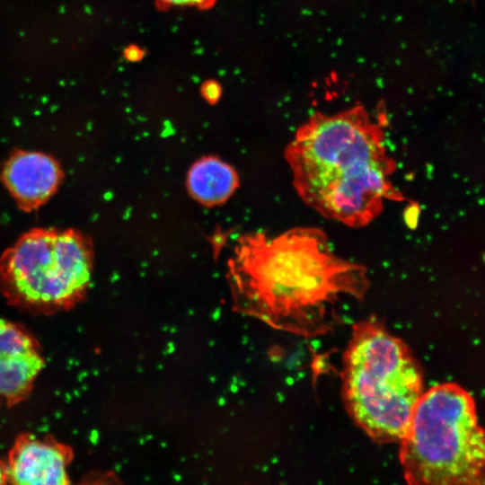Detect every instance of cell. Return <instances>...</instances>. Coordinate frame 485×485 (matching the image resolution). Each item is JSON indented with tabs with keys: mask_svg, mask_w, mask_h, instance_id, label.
<instances>
[{
	"mask_svg": "<svg viewBox=\"0 0 485 485\" xmlns=\"http://www.w3.org/2000/svg\"><path fill=\"white\" fill-rule=\"evenodd\" d=\"M238 185V175L234 168L216 157L199 159L188 172L187 187L191 197L205 206L224 203Z\"/></svg>",
	"mask_w": 485,
	"mask_h": 485,
	"instance_id": "9c48e42d",
	"label": "cell"
},
{
	"mask_svg": "<svg viewBox=\"0 0 485 485\" xmlns=\"http://www.w3.org/2000/svg\"><path fill=\"white\" fill-rule=\"evenodd\" d=\"M43 366L34 337L17 323L0 318V406L25 399Z\"/></svg>",
	"mask_w": 485,
	"mask_h": 485,
	"instance_id": "8992f818",
	"label": "cell"
},
{
	"mask_svg": "<svg viewBox=\"0 0 485 485\" xmlns=\"http://www.w3.org/2000/svg\"><path fill=\"white\" fill-rule=\"evenodd\" d=\"M1 176L19 207L31 211L46 203L56 192L63 172L50 155L19 150L5 161Z\"/></svg>",
	"mask_w": 485,
	"mask_h": 485,
	"instance_id": "ba28073f",
	"label": "cell"
},
{
	"mask_svg": "<svg viewBox=\"0 0 485 485\" xmlns=\"http://www.w3.org/2000/svg\"><path fill=\"white\" fill-rule=\"evenodd\" d=\"M215 0H162L163 4L173 5H197L207 7L211 5Z\"/></svg>",
	"mask_w": 485,
	"mask_h": 485,
	"instance_id": "8fae6325",
	"label": "cell"
},
{
	"mask_svg": "<svg viewBox=\"0 0 485 485\" xmlns=\"http://www.w3.org/2000/svg\"><path fill=\"white\" fill-rule=\"evenodd\" d=\"M91 241L75 229L35 228L0 257V288L10 304L35 313L67 310L92 278Z\"/></svg>",
	"mask_w": 485,
	"mask_h": 485,
	"instance_id": "5b68a950",
	"label": "cell"
},
{
	"mask_svg": "<svg viewBox=\"0 0 485 485\" xmlns=\"http://www.w3.org/2000/svg\"><path fill=\"white\" fill-rule=\"evenodd\" d=\"M205 98L213 102L220 96V87L216 83H206L202 89Z\"/></svg>",
	"mask_w": 485,
	"mask_h": 485,
	"instance_id": "30bf717a",
	"label": "cell"
},
{
	"mask_svg": "<svg viewBox=\"0 0 485 485\" xmlns=\"http://www.w3.org/2000/svg\"><path fill=\"white\" fill-rule=\"evenodd\" d=\"M72 459V450L53 438L20 436L4 463L7 481L21 485L68 484Z\"/></svg>",
	"mask_w": 485,
	"mask_h": 485,
	"instance_id": "52a82bcc",
	"label": "cell"
},
{
	"mask_svg": "<svg viewBox=\"0 0 485 485\" xmlns=\"http://www.w3.org/2000/svg\"><path fill=\"white\" fill-rule=\"evenodd\" d=\"M342 397L348 415L375 442H399L423 392L408 346L375 318L353 327L343 355Z\"/></svg>",
	"mask_w": 485,
	"mask_h": 485,
	"instance_id": "3957f363",
	"label": "cell"
},
{
	"mask_svg": "<svg viewBox=\"0 0 485 485\" xmlns=\"http://www.w3.org/2000/svg\"><path fill=\"white\" fill-rule=\"evenodd\" d=\"M124 55L127 59L135 61L141 57L142 52L138 48L131 46L125 49Z\"/></svg>",
	"mask_w": 485,
	"mask_h": 485,
	"instance_id": "7c38bea8",
	"label": "cell"
},
{
	"mask_svg": "<svg viewBox=\"0 0 485 485\" xmlns=\"http://www.w3.org/2000/svg\"><path fill=\"white\" fill-rule=\"evenodd\" d=\"M226 277L234 311L304 337L331 331L340 299L362 300L369 287L366 269L335 255L326 234L313 227L242 235Z\"/></svg>",
	"mask_w": 485,
	"mask_h": 485,
	"instance_id": "6da1fadb",
	"label": "cell"
},
{
	"mask_svg": "<svg viewBox=\"0 0 485 485\" xmlns=\"http://www.w3.org/2000/svg\"><path fill=\"white\" fill-rule=\"evenodd\" d=\"M285 157L303 201L348 226L367 225L386 200H405L391 181L396 165L384 131L360 104L312 115L286 147Z\"/></svg>",
	"mask_w": 485,
	"mask_h": 485,
	"instance_id": "7a4b0ae2",
	"label": "cell"
},
{
	"mask_svg": "<svg viewBox=\"0 0 485 485\" xmlns=\"http://www.w3.org/2000/svg\"><path fill=\"white\" fill-rule=\"evenodd\" d=\"M399 442L408 484H484V432L472 396L456 384H440L422 393Z\"/></svg>",
	"mask_w": 485,
	"mask_h": 485,
	"instance_id": "277c9868",
	"label": "cell"
},
{
	"mask_svg": "<svg viewBox=\"0 0 485 485\" xmlns=\"http://www.w3.org/2000/svg\"><path fill=\"white\" fill-rule=\"evenodd\" d=\"M8 483L4 463H0V484Z\"/></svg>",
	"mask_w": 485,
	"mask_h": 485,
	"instance_id": "4fadbf2b",
	"label": "cell"
}]
</instances>
